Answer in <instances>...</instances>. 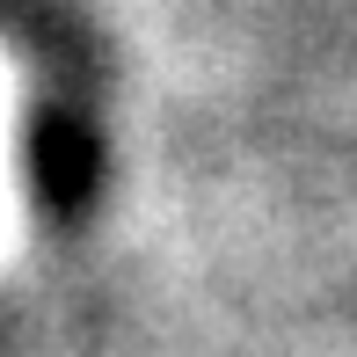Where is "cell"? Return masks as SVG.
Segmentation results:
<instances>
[{"label":"cell","instance_id":"6da1fadb","mask_svg":"<svg viewBox=\"0 0 357 357\" xmlns=\"http://www.w3.org/2000/svg\"><path fill=\"white\" fill-rule=\"evenodd\" d=\"M22 241V190H15V73L0 66V263Z\"/></svg>","mask_w":357,"mask_h":357}]
</instances>
